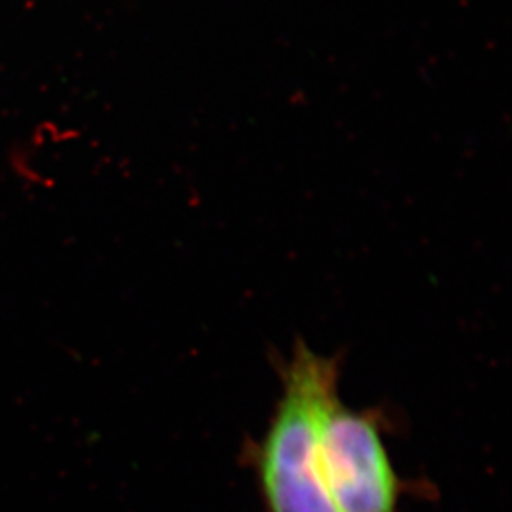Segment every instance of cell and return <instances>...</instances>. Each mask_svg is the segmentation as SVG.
I'll use <instances>...</instances> for the list:
<instances>
[{
	"label": "cell",
	"mask_w": 512,
	"mask_h": 512,
	"mask_svg": "<svg viewBox=\"0 0 512 512\" xmlns=\"http://www.w3.org/2000/svg\"><path fill=\"white\" fill-rule=\"evenodd\" d=\"M339 357L295 343L281 367V397L249 450L264 512H335L320 476V431L339 395Z\"/></svg>",
	"instance_id": "6da1fadb"
},
{
	"label": "cell",
	"mask_w": 512,
	"mask_h": 512,
	"mask_svg": "<svg viewBox=\"0 0 512 512\" xmlns=\"http://www.w3.org/2000/svg\"><path fill=\"white\" fill-rule=\"evenodd\" d=\"M319 459L335 512H398L406 483L393 468L378 411L352 410L337 398L322 423Z\"/></svg>",
	"instance_id": "7a4b0ae2"
}]
</instances>
